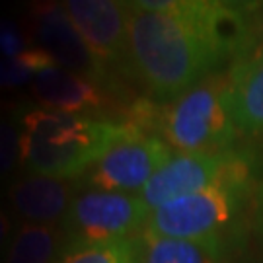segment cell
Segmentation results:
<instances>
[{
	"mask_svg": "<svg viewBox=\"0 0 263 263\" xmlns=\"http://www.w3.org/2000/svg\"><path fill=\"white\" fill-rule=\"evenodd\" d=\"M255 4L213 0L129 2V74L166 105L254 49Z\"/></svg>",
	"mask_w": 263,
	"mask_h": 263,
	"instance_id": "obj_1",
	"label": "cell"
},
{
	"mask_svg": "<svg viewBox=\"0 0 263 263\" xmlns=\"http://www.w3.org/2000/svg\"><path fill=\"white\" fill-rule=\"evenodd\" d=\"M12 117L20 131L22 170L57 179L84 178V174L137 127L127 119L65 113L26 102Z\"/></svg>",
	"mask_w": 263,
	"mask_h": 263,
	"instance_id": "obj_2",
	"label": "cell"
},
{
	"mask_svg": "<svg viewBox=\"0 0 263 263\" xmlns=\"http://www.w3.org/2000/svg\"><path fill=\"white\" fill-rule=\"evenodd\" d=\"M63 6L109 78L129 74V2L66 0Z\"/></svg>",
	"mask_w": 263,
	"mask_h": 263,
	"instance_id": "obj_7",
	"label": "cell"
},
{
	"mask_svg": "<svg viewBox=\"0 0 263 263\" xmlns=\"http://www.w3.org/2000/svg\"><path fill=\"white\" fill-rule=\"evenodd\" d=\"M16 222H14V216L8 215L4 209H0V263L4 259V254H6V248L10 244V238L16 230Z\"/></svg>",
	"mask_w": 263,
	"mask_h": 263,
	"instance_id": "obj_19",
	"label": "cell"
},
{
	"mask_svg": "<svg viewBox=\"0 0 263 263\" xmlns=\"http://www.w3.org/2000/svg\"><path fill=\"white\" fill-rule=\"evenodd\" d=\"M55 59L43 49L29 45L22 55L14 59H0V88H18L33 82V78L49 66H55Z\"/></svg>",
	"mask_w": 263,
	"mask_h": 263,
	"instance_id": "obj_16",
	"label": "cell"
},
{
	"mask_svg": "<svg viewBox=\"0 0 263 263\" xmlns=\"http://www.w3.org/2000/svg\"><path fill=\"white\" fill-rule=\"evenodd\" d=\"M29 47L28 39L20 28L10 20H0V55L2 59H14Z\"/></svg>",
	"mask_w": 263,
	"mask_h": 263,
	"instance_id": "obj_18",
	"label": "cell"
},
{
	"mask_svg": "<svg viewBox=\"0 0 263 263\" xmlns=\"http://www.w3.org/2000/svg\"><path fill=\"white\" fill-rule=\"evenodd\" d=\"M224 104L238 133L263 135V51L254 49L230 63Z\"/></svg>",
	"mask_w": 263,
	"mask_h": 263,
	"instance_id": "obj_12",
	"label": "cell"
},
{
	"mask_svg": "<svg viewBox=\"0 0 263 263\" xmlns=\"http://www.w3.org/2000/svg\"><path fill=\"white\" fill-rule=\"evenodd\" d=\"M22 168L20 131L14 117H0V183Z\"/></svg>",
	"mask_w": 263,
	"mask_h": 263,
	"instance_id": "obj_17",
	"label": "cell"
},
{
	"mask_svg": "<svg viewBox=\"0 0 263 263\" xmlns=\"http://www.w3.org/2000/svg\"><path fill=\"white\" fill-rule=\"evenodd\" d=\"M151 213L141 195L86 187L74 195L61 228L66 242H107L144 230Z\"/></svg>",
	"mask_w": 263,
	"mask_h": 263,
	"instance_id": "obj_5",
	"label": "cell"
},
{
	"mask_svg": "<svg viewBox=\"0 0 263 263\" xmlns=\"http://www.w3.org/2000/svg\"><path fill=\"white\" fill-rule=\"evenodd\" d=\"M254 49L263 51V4H255L254 12ZM252 49V51H254Z\"/></svg>",
	"mask_w": 263,
	"mask_h": 263,
	"instance_id": "obj_20",
	"label": "cell"
},
{
	"mask_svg": "<svg viewBox=\"0 0 263 263\" xmlns=\"http://www.w3.org/2000/svg\"><path fill=\"white\" fill-rule=\"evenodd\" d=\"M248 154L234 148L174 154L139 195L148 205V209L154 211L170 201L187 197L213 185L216 179L222 178L228 170L234 168Z\"/></svg>",
	"mask_w": 263,
	"mask_h": 263,
	"instance_id": "obj_8",
	"label": "cell"
},
{
	"mask_svg": "<svg viewBox=\"0 0 263 263\" xmlns=\"http://www.w3.org/2000/svg\"><path fill=\"white\" fill-rule=\"evenodd\" d=\"M65 244L61 226L18 222L2 263H55Z\"/></svg>",
	"mask_w": 263,
	"mask_h": 263,
	"instance_id": "obj_14",
	"label": "cell"
},
{
	"mask_svg": "<svg viewBox=\"0 0 263 263\" xmlns=\"http://www.w3.org/2000/svg\"><path fill=\"white\" fill-rule=\"evenodd\" d=\"M35 104L65 113H86L105 109L109 104V88L94 78L66 70L63 66H49L31 82Z\"/></svg>",
	"mask_w": 263,
	"mask_h": 263,
	"instance_id": "obj_11",
	"label": "cell"
},
{
	"mask_svg": "<svg viewBox=\"0 0 263 263\" xmlns=\"http://www.w3.org/2000/svg\"><path fill=\"white\" fill-rule=\"evenodd\" d=\"M254 193L252 160L246 156L213 185L154 209L142 232L162 238L205 240L224 236Z\"/></svg>",
	"mask_w": 263,
	"mask_h": 263,
	"instance_id": "obj_4",
	"label": "cell"
},
{
	"mask_svg": "<svg viewBox=\"0 0 263 263\" xmlns=\"http://www.w3.org/2000/svg\"><path fill=\"white\" fill-rule=\"evenodd\" d=\"M80 181L28 174L6 187V199L20 222L61 226Z\"/></svg>",
	"mask_w": 263,
	"mask_h": 263,
	"instance_id": "obj_10",
	"label": "cell"
},
{
	"mask_svg": "<svg viewBox=\"0 0 263 263\" xmlns=\"http://www.w3.org/2000/svg\"><path fill=\"white\" fill-rule=\"evenodd\" d=\"M28 22L31 33L29 41L49 53L57 65L111 88L109 74L96 61L61 2H35L29 10Z\"/></svg>",
	"mask_w": 263,
	"mask_h": 263,
	"instance_id": "obj_9",
	"label": "cell"
},
{
	"mask_svg": "<svg viewBox=\"0 0 263 263\" xmlns=\"http://www.w3.org/2000/svg\"><path fill=\"white\" fill-rule=\"evenodd\" d=\"M127 121L146 133L152 129L174 154L232 148L238 135L224 104V74L218 72L166 105L135 104Z\"/></svg>",
	"mask_w": 263,
	"mask_h": 263,
	"instance_id": "obj_3",
	"label": "cell"
},
{
	"mask_svg": "<svg viewBox=\"0 0 263 263\" xmlns=\"http://www.w3.org/2000/svg\"><path fill=\"white\" fill-rule=\"evenodd\" d=\"M55 263H142V238L107 242H66Z\"/></svg>",
	"mask_w": 263,
	"mask_h": 263,
	"instance_id": "obj_15",
	"label": "cell"
},
{
	"mask_svg": "<svg viewBox=\"0 0 263 263\" xmlns=\"http://www.w3.org/2000/svg\"><path fill=\"white\" fill-rule=\"evenodd\" d=\"M141 238L142 263H224L228 248L226 236L181 240L142 232Z\"/></svg>",
	"mask_w": 263,
	"mask_h": 263,
	"instance_id": "obj_13",
	"label": "cell"
},
{
	"mask_svg": "<svg viewBox=\"0 0 263 263\" xmlns=\"http://www.w3.org/2000/svg\"><path fill=\"white\" fill-rule=\"evenodd\" d=\"M172 156L174 151L158 135L139 129L111 146L78 181L94 189L139 195Z\"/></svg>",
	"mask_w": 263,
	"mask_h": 263,
	"instance_id": "obj_6",
	"label": "cell"
}]
</instances>
